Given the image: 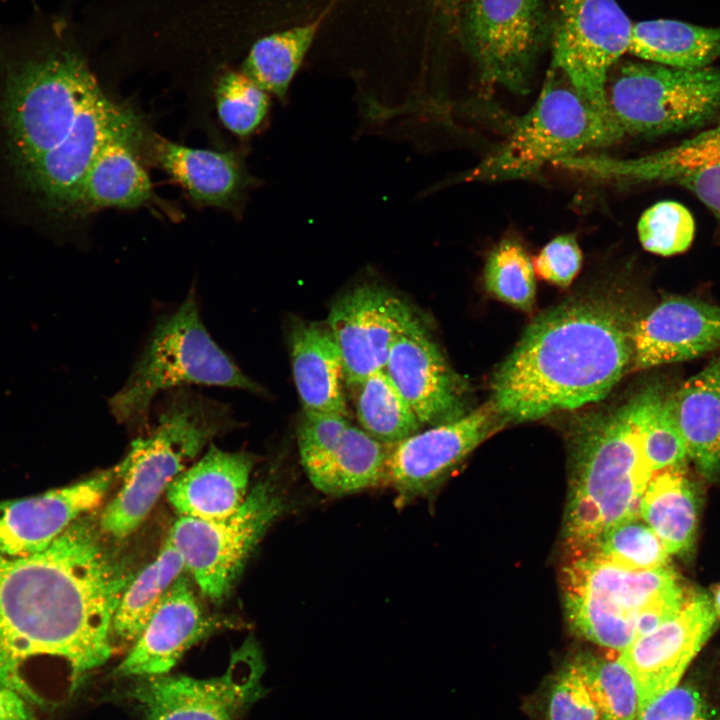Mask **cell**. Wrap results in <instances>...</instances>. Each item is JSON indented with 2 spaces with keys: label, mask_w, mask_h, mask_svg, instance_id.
<instances>
[{
  "label": "cell",
  "mask_w": 720,
  "mask_h": 720,
  "mask_svg": "<svg viewBox=\"0 0 720 720\" xmlns=\"http://www.w3.org/2000/svg\"><path fill=\"white\" fill-rule=\"evenodd\" d=\"M112 541L99 516L86 514L43 551L0 554V688L48 705L53 663L74 690L108 661L114 615L134 576Z\"/></svg>",
  "instance_id": "1"
},
{
  "label": "cell",
  "mask_w": 720,
  "mask_h": 720,
  "mask_svg": "<svg viewBox=\"0 0 720 720\" xmlns=\"http://www.w3.org/2000/svg\"><path fill=\"white\" fill-rule=\"evenodd\" d=\"M67 21L34 8L0 23V126L5 160L36 197L86 107L102 91Z\"/></svg>",
  "instance_id": "2"
},
{
  "label": "cell",
  "mask_w": 720,
  "mask_h": 720,
  "mask_svg": "<svg viewBox=\"0 0 720 720\" xmlns=\"http://www.w3.org/2000/svg\"><path fill=\"white\" fill-rule=\"evenodd\" d=\"M632 323L602 299L538 315L491 380V402L508 422L537 420L605 398L631 364Z\"/></svg>",
  "instance_id": "3"
},
{
  "label": "cell",
  "mask_w": 720,
  "mask_h": 720,
  "mask_svg": "<svg viewBox=\"0 0 720 720\" xmlns=\"http://www.w3.org/2000/svg\"><path fill=\"white\" fill-rule=\"evenodd\" d=\"M238 425L228 404L192 387L166 392L146 431L115 467L121 484L99 515L101 530L115 541L130 536L186 465Z\"/></svg>",
  "instance_id": "4"
},
{
  "label": "cell",
  "mask_w": 720,
  "mask_h": 720,
  "mask_svg": "<svg viewBox=\"0 0 720 720\" xmlns=\"http://www.w3.org/2000/svg\"><path fill=\"white\" fill-rule=\"evenodd\" d=\"M192 385L265 393L213 340L191 290L176 309L157 318L127 380L108 400L109 409L119 424L142 434L160 393Z\"/></svg>",
  "instance_id": "5"
},
{
  "label": "cell",
  "mask_w": 720,
  "mask_h": 720,
  "mask_svg": "<svg viewBox=\"0 0 720 720\" xmlns=\"http://www.w3.org/2000/svg\"><path fill=\"white\" fill-rule=\"evenodd\" d=\"M664 396L658 385L649 386L621 406L591 415L575 431L571 490L597 506L606 530L640 517L641 498L654 474L644 457L642 431Z\"/></svg>",
  "instance_id": "6"
},
{
  "label": "cell",
  "mask_w": 720,
  "mask_h": 720,
  "mask_svg": "<svg viewBox=\"0 0 720 720\" xmlns=\"http://www.w3.org/2000/svg\"><path fill=\"white\" fill-rule=\"evenodd\" d=\"M621 137L612 114L592 105L551 66L534 105L466 178L491 182L530 177L549 163Z\"/></svg>",
  "instance_id": "7"
},
{
  "label": "cell",
  "mask_w": 720,
  "mask_h": 720,
  "mask_svg": "<svg viewBox=\"0 0 720 720\" xmlns=\"http://www.w3.org/2000/svg\"><path fill=\"white\" fill-rule=\"evenodd\" d=\"M681 583L669 566L622 567L598 553L572 558L564 569L568 623L579 636L622 652L636 639V619Z\"/></svg>",
  "instance_id": "8"
},
{
  "label": "cell",
  "mask_w": 720,
  "mask_h": 720,
  "mask_svg": "<svg viewBox=\"0 0 720 720\" xmlns=\"http://www.w3.org/2000/svg\"><path fill=\"white\" fill-rule=\"evenodd\" d=\"M608 104L623 136L698 127L720 117V69L626 63L613 80Z\"/></svg>",
  "instance_id": "9"
},
{
  "label": "cell",
  "mask_w": 720,
  "mask_h": 720,
  "mask_svg": "<svg viewBox=\"0 0 720 720\" xmlns=\"http://www.w3.org/2000/svg\"><path fill=\"white\" fill-rule=\"evenodd\" d=\"M284 508V498L272 481H261L233 514L209 520L178 516L167 538L181 554L186 573L200 592L219 604Z\"/></svg>",
  "instance_id": "10"
},
{
  "label": "cell",
  "mask_w": 720,
  "mask_h": 720,
  "mask_svg": "<svg viewBox=\"0 0 720 720\" xmlns=\"http://www.w3.org/2000/svg\"><path fill=\"white\" fill-rule=\"evenodd\" d=\"M264 662L255 641L230 657L226 671L210 678L165 674L134 679L123 697L141 720H242L265 695Z\"/></svg>",
  "instance_id": "11"
},
{
  "label": "cell",
  "mask_w": 720,
  "mask_h": 720,
  "mask_svg": "<svg viewBox=\"0 0 720 720\" xmlns=\"http://www.w3.org/2000/svg\"><path fill=\"white\" fill-rule=\"evenodd\" d=\"M632 29L615 0H559L552 66L592 105L611 113L608 72L629 51Z\"/></svg>",
  "instance_id": "12"
},
{
  "label": "cell",
  "mask_w": 720,
  "mask_h": 720,
  "mask_svg": "<svg viewBox=\"0 0 720 720\" xmlns=\"http://www.w3.org/2000/svg\"><path fill=\"white\" fill-rule=\"evenodd\" d=\"M545 34L542 0L468 1L466 41L486 83L526 92Z\"/></svg>",
  "instance_id": "13"
},
{
  "label": "cell",
  "mask_w": 720,
  "mask_h": 720,
  "mask_svg": "<svg viewBox=\"0 0 720 720\" xmlns=\"http://www.w3.org/2000/svg\"><path fill=\"white\" fill-rule=\"evenodd\" d=\"M555 164L594 179L681 186L703 202L720 222V118L667 149L636 158L576 155Z\"/></svg>",
  "instance_id": "14"
},
{
  "label": "cell",
  "mask_w": 720,
  "mask_h": 720,
  "mask_svg": "<svg viewBox=\"0 0 720 720\" xmlns=\"http://www.w3.org/2000/svg\"><path fill=\"white\" fill-rule=\"evenodd\" d=\"M506 423L489 401L388 445L386 482L403 501L423 497Z\"/></svg>",
  "instance_id": "15"
},
{
  "label": "cell",
  "mask_w": 720,
  "mask_h": 720,
  "mask_svg": "<svg viewBox=\"0 0 720 720\" xmlns=\"http://www.w3.org/2000/svg\"><path fill=\"white\" fill-rule=\"evenodd\" d=\"M420 320L391 290L360 285L341 296L326 321L341 354L346 386L353 389L384 369L395 339Z\"/></svg>",
  "instance_id": "16"
},
{
  "label": "cell",
  "mask_w": 720,
  "mask_h": 720,
  "mask_svg": "<svg viewBox=\"0 0 720 720\" xmlns=\"http://www.w3.org/2000/svg\"><path fill=\"white\" fill-rule=\"evenodd\" d=\"M716 614L707 594L692 592L672 619L637 637L618 659L633 677L638 714L675 688L713 632Z\"/></svg>",
  "instance_id": "17"
},
{
  "label": "cell",
  "mask_w": 720,
  "mask_h": 720,
  "mask_svg": "<svg viewBox=\"0 0 720 720\" xmlns=\"http://www.w3.org/2000/svg\"><path fill=\"white\" fill-rule=\"evenodd\" d=\"M218 627L219 622L207 614L184 573L130 645L114 674L134 680L171 673L190 648Z\"/></svg>",
  "instance_id": "18"
},
{
  "label": "cell",
  "mask_w": 720,
  "mask_h": 720,
  "mask_svg": "<svg viewBox=\"0 0 720 720\" xmlns=\"http://www.w3.org/2000/svg\"><path fill=\"white\" fill-rule=\"evenodd\" d=\"M384 370L422 425H438L466 413L464 382L421 319L395 339Z\"/></svg>",
  "instance_id": "19"
},
{
  "label": "cell",
  "mask_w": 720,
  "mask_h": 720,
  "mask_svg": "<svg viewBox=\"0 0 720 720\" xmlns=\"http://www.w3.org/2000/svg\"><path fill=\"white\" fill-rule=\"evenodd\" d=\"M116 478L114 467L40 495L1 501L0 554L15 557L43 551L92 511Z\"/></svg>",
  "instance_id": "20"
},
{
  "label": "cell",
  "mask_w": 720,
  "mask_h": 720,
  "mask_svg": "<svg viewBox=\"0 0 720 720\" xmlns=\"http://www.w3.org/2000/svg\"><path fill=\"white\" fill-rule=\"evenodd\" d=\"M631 345L635 370L698 358L720 348V307L667 298L632 324Z\"/></svg>",
  "instance_id": "21"
},
{
  "label": "cell",
  "mask_w": 720,
  "mask_h": 720,
  "mask_svg": "<svg viewBox=\"0 0 720 720\" xmlns=\"http://www.w3.org/2000/svg\"><path fill=\"white\" fill-rule=\"evenodd\" d=\"M256 457L248 452L224 451L210 444L192 466L168 486L167 500L178 516L220 519L233 514L248 495Z\"/></svg>",
  "instance_id": "22"
},
{
  "label": "cell",
  "mask_w": 720,
  "mask_h": 720,
  "mask_svg": "<svg viewBox=\"0 0 720 720\" xmlns=\"http://www.w3.org/2000/svg\"><path fill=\"white\" fill-rule=\"evenodd\" d=\"M150 144L156 163L195 204L230 212L240 208L250 177L238 154L188 147L159 135Z\"/></svg>",
  "instance_id": "23"
},
{
  "label": "cell",
  "mask_w": 720,
  "mask_h": 720,
  "mask_svg": "<svg viewBox=\"0 0 720 720\" xmlns=\"http://www.w3.org/2000/svg\"><path fill=\"white\" fill-rule=\"evenodd\" d=\"M140 136L137 118L108 139L82 183L70 217L107 208L136 209L154 202L151 180L135 152Z\"/></svg>",
  "instance_id": "24"
},
{
  "label": "cell",
  "mask_w": 720,
  "mask_h": 720,
  "mask_svg": "<svg viewBox=\"0 0 720 720\" xmlns=\"http://www.w3.org/2000/svg\"><path fill=\"white\" fill-rule=\"evenodd\" d=\"M289 346L293 378L303 408L348 417L342 358L327 324L294 322Z\"/></svg>",
  "instance_id": "25"
},
{
  "label": "cell",
  "mask_w": 720,
  "mask_h": 720,
  "mask_svg": "<svg viewBox=\"0 0 720 720\" xmlns=\"http://www.w3.org/2000/svg\"><path fill=\"white\" fill-rule=\"evenodd\" d=\"M688 457L708 480L720 475V356L668 394Z\"/></svg>",
  "instance_id": "26"
},
{
  "label": "cell",
  "mask_w": 720,
  "mask_h": 720,
  "mask_svg": "<svg viewBox=\"0 0 720 720\" xmlns=\"http://www.w3.org/2000/svg\"><path fill=\"white\" fill-rule=\"evenodd\" d=\"M683 467L653 474L641 498L639 516L655 532L669 554H686L694 545L698 495Z\"/></svg>",
  "instance_id": "27"
},
{
  "label": "cell",
  "mask_w": 720,
  "mask_h": 720,
  "mask_svg": "<svg viewBox=\"0 0 720 720\" xmlns=\"http://www.w3.org/2000/svg\"><path fill=\"white\" fill-rule=\"evenodd\" d=\"M387 454V444L350 425L328 455L304 470L319 491L341 496L386 482Z\"/></svg>",
  "instance_id": "28"
},
{
  "label": "cell",
  "mask_w": 720,
  "mask_h": 720,
  "mask_svg": "<svg viewBox=\"0 0 720 720\" xmlns=\"http://www.w3.org/2000/svg\"><path fill=\"white\" fill-rule=\"evenodd\" d=\"M629 52L651 63L698 69L720 57V28L657 19L633 25Z\"/></svg>",
  "instance_id": "29"
},
{
  "label": "cell",
  "mask_w": 720,
  "mask_h": 720,
  "mask_svg": "<svg viewBox=\"0 0 720 720\" xmlns=\"http://www.w3.org/2000/svg\"><path fill=\"white\" fill-rule=\"evenodd\" d=\"M186 573L183 558L166 537L157 556L134 574L126 586L113 619L114 641L131 645L167 595Z\"/></svg>",
  "instance_id": "30"
},
{
  "label": "cell",
  "mask_w": 720,
  "mask_h": 720,
  "mask_svg": "<svg viewBox=\"0 0 720 720\" xmlns=\"http://www.w3.org/2000/svg\"><path fill=\"white\" fill-rule=\"evenodd\" d=\"M321 19L257 40L242 72L268 94L285 97L320 27Z\"/></svg>",
  "instance_id": "31"
},
{
  "label": "cell",
  "mask_w": 720,
  "mask_h": 720,
  "mask_svg": "<svg viewBox=\"0 0 720 720\" xmlns=\"http://www.w3.org/2000/svg\"><path fill=\"white\" fill-rule=\"evenodd\" d=\"M355 411L362 429L376 440L395 444L423 426L384 369L355 388Z\"/></svg>",
  "instance_id": "32"
},
{
  "label": "cell",
  "mask_w": 720,
  "mask_h": 720,
  "mask_svg": "<svg viewBox=\"0 0 720 720\" xmlns=\"http://www.w3.org/2000/svg\"><path fill=\"white\" fill-rule=\"evenodd\" d=\"M595 704L599 720H637L638 695L632 675L616 660L580 655L572 662Z\"/></svg>",
  "instance_id": "33"
},
{
  "label": "cell",
  "mask_w": 720,
  "mask_h": 720,
  "mask_svg": "<svg viewBox=\"0 0 720 720\" xmlns=\"http://www.w3.org/2000/svg\"><path fill=\"white\" fill-rule=\"evenodd\" d=\"M487 291L523 311L532 309L536 281L533 262L516 240L505 239L489 253L484 268Z\"/></svg>",
  "instance_id": "34"
},
{
  "label": "cell",
  "mask_w": 720,
  "mask_h": 720,
  "mask_svg": "<svg viewBox=\"0 0 720 720\" xmlns=\"http://www.w3.org/2000/svg\"><path fill=\"white\" fill-rule=\"evenodd\" d=\"M215 98L222 124L238 136L252 134L269 110V94L243 72L223 73L216 84Z\"/></svg>",
  "instance_id": "35"
},
{
  "label": "cell",
  "mask_w": 720,
  "mask_h": 720,
  "mask_svg": "<svg viewBox=\"0 0 720 720\" xmlns=\"http://www.w3.org/2000/svg\"><path fill=\"white\" fill-rule=\"evenodd\" d=\"M640 517L605 531L597 552L628 569L652 570L668 566L669 553L655 532Z\"/></svg>",
  "instance_id": "36"
},
{
  "label": "cell",
  "mask_w": 720,
  "mask_h": 720,
  "mask_svg": "<svg viewBox=\"0 0 720 720\" xmlns=\"http://www.w3.org/2000/svg\"><path fill=\"white\" fill-rule=\"evenodd\" d=\"M643 248L661 256L686 251L695 235L691 212L676 201H660L646 209L637 224Z\"/></svg>",
  "instance_id": "37"
},
{
  "label": "cell",
  "mask_w": 720,
  "mask_h": 720,
  "mask_svg": "<svg viewBox=\"0 0 720 720\" xmlns=\"http://www.w3.org/2000/svg\"><path fill=\"white\" fill-rule=\"evenodd\" d=\"M642 448L653 473L683 467L689 458L668 395L663 397L644 425Z\"/></svg>",
  "instance_id": "38"
},
{
  "label": "cell",
  "mask_w": 720,
  "mask_h": 720,
  "mask_svg": "<svg viewBox=\"0 0 720 720\" xmlns=\"http://www.w3.org/2000/svg\"><path fill=\"white\" fill-rule=\"evenodd\" d=\"M350 425L348 417L343 415L304 409L297 428V444L304 469L328 455Z\"/></svg>",
  "instance_id": "39"
},
{
  "label": "cell",
  "mask_w": 720,
  "mask_h": 720,
  "mask_svg": "<svg viewBox=\"0 0 720 720\" xmlns=\"http://www.w3.org/2000/svg\"><path fill=\"white\" fill-rule=\"evenodd\" d=\"M548 720H599L590 693L573 664L556 677L547 703Z\"/></svg>",
  "instance_id": "40"
},
{
  "label": "cell",
  "mask_w": 720,
  "mask_h": 720,
  "mask_svg": "<svg viewBox=\"0 0 720 720\" xmlns=\"http://www.w3.org/2000/svg\"><path fill=\"white\" fill-rule=\"evenodd\" d=\"M637 720H717L702 693L691 684L676 686L644 710Z\"/></svg>",
  "instance_id": "41"
},
{
  "label": "cell",
  "mask_w": 720,
  "mask_h": 720,
  "mask_svg": "<svg viewBox=\"0 0 720 720\" xmlns=\"http://www.w3.org/2000/svg\"><path fill=\"white\" fill-rule=\"evenodd\" d=\"M582 265V252L573 234H563L548 242L533 266L542 279L562 288L568 287Z\"/></svg>",
  "instance_id": "42"
},
{
  "label": "cell",
  "mask_w": 720,
  "mask_h": 720,
  "mask_svg": "<svg viewBox=\"0 0 720 720\" xmlns=\"http://www.w3.org/2000/svg\"><path fill=\"white\" fill-rule=\"evenodd\" d=\"M0 720H36L34 706L17 692L0 688Z\"/></svg>",
  "instance_id": "43"
},
{
  "label": "cell",
  "mask_w": 720,
  "mask_h": 720,
  "mask_svg": "<svg viewBox=\"0 0 720 720\" xmlns=\"http://www.w3.org/2000/svg\"><path fill=\"white\" fill-rule=\"evenodd\" d=\"M713 607L716 616L720 619V585L714 591Z\"/></svg>",
  "instance_id": "44"
},
{
  "label": "cell",
  "mask_w": 720,
  "mask_h": 720,
  "mask_svg": "<svg viewBox=\"0 0 720 720\" xmlns=\"http://www.w3.org/2000/svg\"><path fill=\"white\" fill-rule=\"evenodd\" d=\"M448 2H458L459 0H447Z\"/></svg>",
  "instance_id": "45"
}]
</instances>
